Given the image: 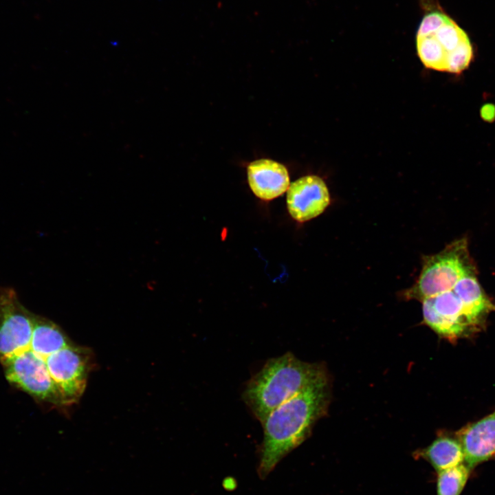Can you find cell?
<instances>
[{"label":"cell","instance_id":"d6986e66","mask_svg":"<svg viewBox=\"0 0 495 495\" xmlns=\"http://www.w3.org/2000/svg\"><path fill=\"white\" fill-rule=\"evenodd\" d=\"M480 113L485 121H494L495 120V105L493 104H484L481 109Z\"/></svg>","mask_w":495,"mask_h":495},{"label":"cell","instance_id":"5bb4252c","mask_svg":"<svg viewBox=\"0 0 495 495\" xmlns=\"http://www.w3.org/2000/svg\"><path fill=\"white\" fill-rule=\"evenodd\" d=\"M416 45L418 56L426 67L446 72L447 54L432 34L417 36Z\"/></svg>","mask_w":495,"mask_h":495},{"label":"cell","instance_id":"7c38bea8","mask_svg":"<svg viewBox=\"0 0 495 495\" xmlns=\"http://www.w3.org/2000/svg\"><path fill=\"white\" fill-rule=\"evenodd\" d=\"M72 344L57 324L45 318L34 315L31 342L25 349H30L45 360L50 355Z\"/></svg>","mask_w":495,"mask_h":495},{"label":"cell","instance_id":"8fae6325","mask_svg":"<svg viewBox=\"0 0 495 495\" xmlns=\"http://www.w3.org/2000/svg\"><path fill=\"white\" fill-rule=\"evenodd\" d=\"M452 290L461 300L471 324L478 331L489 314L495 310V305L483 292L477 280L475 270L463 276Z\"/></svg>","mask_w":495,"mask_h":495},{"label":"cell","instance_id":"7a4b0ae2","mask_svg":"<svg viewBox=\"0 0 495 495\" xmlns=\"http://www.w3.org/2000/svg\"><path fill=\"white\" fill-rule=\"evenodd\" d=\"M326 376L321 364L287 352L267 360L247 382L242 398L261 424L279 406Z\"/></svg>","mask_w":495,"mask_h":495},{"label":"cell","instance_id":"4fadbf2b","mask_svg":"<svg viewBox=\"0 0 495 495\" xmlns=\"http://www.w3.org/2000/svg\"><path fill=\"white\" fill-rule=\"evenodd\" d=\"M417 456L427 461L437 472L464 463V454L458 438L441 435L427 448L417 452Z\"/></svg>","mask_w":495,"mask_h":495},{"label":"cell","instance_id":"5b68a950","mask_svg":"<svg viewBox=\"0 0 495 495\" xmlns=\"http://www.w3.org/2000/svg\"><path fill=\"white\" fill-rule=\"evenodd\" d=\"M6 379L34 397L63 406L45 360L27 348L1 362Z\"/></svg>","mask_w":495,"mask_h":495},{"label":"cell","instance_id":"e0dca14e","mask_svg":"<svg viewBox=\"0 0 495 495\" xmlns=\"http://www.w3.org/2000/svg\"><path fill=\"white\" fill-rule=\"evenodd\" d=\"M473 57V50L469 38L464 40L448 56L446 72L459 74L470 65Z\"/></svg>","mask_w":495,"mask_h":495},{"label":"cell","instance_id":"ba28073f","mask_svg":"<svg viewBox=\"0 0 495 495\" xmlns=\"http://www.w3.org/2000/svg\"><path fill=\"white\" fill-rule=\"evenodd\" d=\"M286 202L292 218L303 223L321 214L330 203V196L321 177L308 175L290 184Z\"/></svg>","mask_w":495,"mask_h":495},{"label":"cell","instance_id":"2e32d148","mask_svg":"<svg viewBox=\"0 0 495 495\" xmlns=\"http://www.w3.org/2000/svg\"><path fill=\"white\" fill-rule=\"evenodd\" d=\"M431 34L446 52L447 58L452 51L468 38L466 33L452 19Z\"/></svg>","mask_w":495,"mask_h":495},{"label":"cell","instance_id":"8992f818","mask_svg":"<svg viewBox=\"0 0 495 495\" xmlns=\"http://www.w3.org/2000/svg\"><path fill=\"white\" fill-rule=\"evenodd\" d=\"M34 315L22 305L13 288L0 286L1 362L30 344Z\"/></svg>","mask_w":495,"mask_h":495},{"label":"cell","instance_id":"9c48e42d","mask_svg":"<svg viewBox=\"0 0 495 495\" xmlns=\"http://www.w3.org/2000/svg\"><path fill=\"white\" fill-rule=\"evenodd\" d=\"M464 463L471 470L495 456V411L465 426L456 434Z\"/></svg>","mask_w":495,"mask_h":495},{"label":"cell","instance_id":"3957f363","mask_svg":"<svg viewBox=\"0 0 495 495\" xmlns=\"http://www.w3.org/2000/svg\"><path fill=\"white\" fill-rule=\"evenodd\" d=\"M465 239L457 240L441 252L426 257L422 270L408 296L421 301L452 290L465 274L474 271Z\"/></svg>","mask_w":495,"mask_h":495},{"label":"cell","instance_id":"9a60e30c","mask_svg":"<svg viewBox=\"0 0 495 495\" xmlns=\"http://www.w3.org/2000/svg\"><path fill=\"white\" fill-rule=\"evenodd\" d=\"M471 470L464 463L437 472V495H460Z\"/></svg>","mask_w":495,"mask_h":495},{"label":"cell","instance_id":"277c9868","mask_svg":"<svg viewBox=\"0 0 495 495\" xmlns=\"http://www.w3.org/2000/svg\"><path fill=\"white\" fill-rule=\"evenodd\" d=\"M91 357L89 349L72 344L46 358L47 370L63 406L76 403L82 396L91 366Z\"/></svg>","mask_w":495,"mask_h":495},{"label":"cell","instance_id":"30bf717a","mask_svg":"<svg viewBox=\"0 0 495 495\" xmlns=\"http://www.w3.org/2000/svg\"><path fill=\"white\" fill-rule=\"evenodd\" d=\"M247 179L253 194L263 201H271L281 196L290 185L286 166L268 158L250 162L247 166Z\"/></svg>","mask_w":495,"mask_h":495},{"label":"cell","instance_id":"ac0fdd59","mask_svg":"<svg viewBox=\"0 0 495 495\" xmlns=\"http://www.w3.org/2000/svg\"><path fill=\"white\" fill-rule=\"evenodd\" d=\"M451 19L443 12H432L426 14L422 19L417 36H426L433 34Z\"/></svg>","mask_w":495,"mask_h":495},{"label":"cell","instance_id":"6da1fadb","mask_svg":"<svg viewBox=\"0 0 495 495\" xmlns=\"http://www.w3.org/2000/svg\"><path fill=\"white\" fill-rule=\"evenodd\" d=\"M329 390L325 377L274 410L261 423L257 472L265 478L277 464L310 434L316 421L327 412Z\"/></svg>","mask_w":495,"mask_h":495},{"label":"cell","instance_id":"52a82bcc","mask_svg":"<svg viewBox=\"0 0 495 495\" xmlns=\"http://www.w3.org/2000/svg\"><path fill=\"white\" fill-rule=\"evenodd\" d=\"M422 302L425 323L439 335L454 340L477 332L452 289L427 298Z\"/></svg>","mask_w":495,"mask_h":495}]
</instances>
